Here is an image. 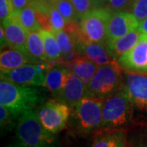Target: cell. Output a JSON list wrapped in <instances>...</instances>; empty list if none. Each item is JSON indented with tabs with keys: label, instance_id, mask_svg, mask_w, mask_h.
<instances>
[{
	"label": "cell",
	"instance_id": "cell-1",
	"mask_svg": "<svg viewBox=\"0 0 147 147\" xmlns=\"http://www.w3.org/2000/svg\"><path fill=\"white\" fill-rule=\"evenodd\" d=\"M44 99V94L41 90L1 78L0 105L7 107L15 118H19L27 110H34L41 105Z\"/></svg>",
	"mask_w": 147,
	"mask_h": 147
},
{
	"label": "cell",
	"instance_id": "cell-2",
	"mask_svg": "<svg viewBox=\"0 0 147 147\" xmlns=\"http://www.w3.org/2000/svg\"><path fill=\"white\" fill-rule=\"evenodd\" d=\"M16 137L26 147H57L55 134L42 126L34 110H27L19 118L16 124Z\"/></svg>",
	"mask_w": 147,
	"mask_h": 147
},
{
	"label": "cell",
	"instance_id": "cell-3",
	"mask_svg": "<svg viewBox=\"0 0 147 147\" xmlns=\"http://www.w3.org/2000/svg\"><path fill=\"white\" fill-rule=\"evenodd\" d=\"M105 99L84 96L71 109V123L80 134H88L103 127L102 108Z\"/></svg>",
	"mask_w": 147,
	"mask_h": 147
},
{
	"label": "cell",
	"instance_id": "cell-4",
	"mask_svg": "<svg viewBox=\"0 0 147 147\" xmlns=\"http://www.w3.org/2000/svg\"><path fill=\"white\" fill-rule=\"evenodd\" d=\"M122 69L116 61L100 65L94 77L86 85V96L105 99L117 92L122 84Z\"/></svg>",
	"mask_w": 147,
	"mask_h": 147
},
{
	"label": "cell",
	"instance_id": "cell-5",
	"mask_svg": "<svg viewBox=\"0 0 147 147\" xmlns=\"http://www.w3.org/2000/svg\"><path fill=\"white\" fill-rule=\"evenodd\" d=\"M133 104L121 87L114 95L105 98L103 103V127H121L131 119Z\"/></svg>",
	"mask_w": 147,
	"mask_h": 147
},
{
	"label": "cell",
	"instance_id": "cell-6",
	"mask_svg": "<svg viewBox=\"0 0 147 147\" xmlns=\"http://www.w3.org/2000/svg\"><path fill=\"white\" fill-rule=\"evenodd\" d=\"M112 11L105 7L93 8L79 21L83 42H96L105 44L107 29Z\"/></svg>",
	"mask_w": 147,
	"mask_h": 147
},
{
	"label": "cell",
	"instance_id": "cell-7",
	"mask_svg": "<svg viewBox=\"0 0 147 147\" xmlns=\"http://www.w3.org/2000/svg\"><path fill=\"white\" fill-rule=\"evenodd\" d=\"M71 108L58 100H50L40 105L36 114L42 125L53 134H57L67 125Z\"/></svg>",
	"mask_w": 147,
	"mask_h": 147
},
{
	"label": "cell",
	"instance_id": "cell-8",
	"mask_svg": "<svg viewBox=\"0 0 147 147\" xmlns=\"http://www.w3.org/2000/svg\"><path fill=\"white\" fill-rule=\"evenodd\" d=\"M52 66L48 61L39 63H28L10 70H1V78L25 86L43 87L46 74Z\"/></svg>",
	"mask_w": 147,
	"mask_h": 147
},
{
	"label": "cell",
	"instance_id": "cell-9",
	"mask_svg": "<svg viewBox=\"0 0 147 147\" xmlns=\"http://www.w3.org/2000/svg\"><path fill=\"white\" fill-rule=\"evenodd\" d=\"M121 87L134 106L139 110H147L146 74L125 70Z\"/></svg>",
	"mask_w": 147,
	"mask_h": 147
},
{
	"label": "cell",
	"instance_id": "cell-10",
	"mask_svg": "<svg viewBox=\"0 0 147 147\" xmlns=\"http://www.w3.org/2000/svg\"><path fill=\"white\" fill-rule=\"evenodd\" d=\"M116 61L121 68L127 71L147 73V35L142 34L137 45Z\"/></svg>",
	"mask_w": 147,
	"mask_h": 147
},
{
	"label": "cell",
	"instance_id": "cell-11",
	"mask_svg": "<svg viewBox=\"0 0 147 147\" xmlns=\"http://www.w3.org/2000/svg\"><path fill=\"white\" fill-rule=\"evenodd\" d=\"M138 26L139 21L131 12L125 11L113 12L108 24L106 43L114 42L137 29Z\"/></svg>",
	"mask_w": 147,
	"mask_h": 147
},
{
	"label": "cell",
	"instance_id": "cell-12",
	"mask_svg": "<svg viewBox=\"0 0 147 147\" xmlns=\"http://www.w3.org/2000/svg\"><path fill=\"white\" fill-rule=\"evenodd\" d=\"M1 27L3 29L8 47L28 53L27 38L29 31L21 26L15 11H13L5 21L1 22Z\"/></svg>",
	"mask_w": 147,
	"mask_h": 147
},
{
	"label": "cell",
	"instance_id": "cell-13",
	"mask_svg": "<svg viewBox=\"0 0 147 147\" xmlns=\"http://www.w3.org/2000/svg\"><path fill=\"white\" fill-rule=\"evenodd\" d=\"M127 131L120 127H100L93 135L92 147H126Z\"/></svg>",
	"mask_w": 147,
	"mask_h": 147
},
{
	"label": "cell",
	"instance_id": "cell-14",
	"mask_svg": "<svg viewBox=\"0 0 147 147\" xmlns=\"http://www.w3.org/2000/svg\"><path fill=\"white\" fill-rule=\"evenodd\" d=\"M86 96V84L72 72H69L65 85L57 100L69 105L71 109Z\"/></svg>",
	"mask_w": 147,
	"mask_h": 147
},
{
	"label": "cell",
	"instance_id": "cell-15",
	"mask_svg": "<svg viewBox=\"0 0 147 147\" xmlns=\"http://www.w3.org/2000/svg\"><path fill=\"white\" fill-rule=\"evenodd\" d=\"M69 70L61 65H53L46 74L43 87L57 100L65 85Z\"/></svg>",
	"mask_w": 147,
	"mask_h": 147
},
{
	"label": "cell",
	"instance_id": "cell-16",
	"mask_svg": "<svg viewBox=\"0 0 147 147\" xmlns=\"http://www.w3.org/2000/svg\"><path fill=\"white\" fill-rule=\"evenodd\" d=\"M77 51L99 66L115 61L109 53L105 44L96 42H80L77 46Z\"/></svg>",
	"mask_w": 147,
	"mask_h": 147
},
{
	"label": "cell",
	"instance_id": "cell-17",
	"mask_svg": "<svg viewBox=\"0 0 147 147\" xmlns=\"http://www.w3.org/2000/svg\"><path fill=\"white\" fill-rule=\"evenodd\" d=\"M142 36V34L137 28L127 34L126 35L116 39L114 42L106 43L105 46L113 59L117 61L121 56L135 47L137 42L140 41Z\"/></svg>",
	"mask_w": 147,
	"mask_h": 147
},
{
	"label": "cell",
	"instance_id": "cell-18",
	"mask_svg": "<svg viewBox=\"0 0 147 147\" xmlns=\"http://www.w3.org/2000/svg\"><path fill=\"white\" fill-rule=\"evenodd\" d=\"M65 68L68 69L87 85L95 76L99 65L91 61L89 58L84 55H80Z\"/></svg>",
	"mask_w": 147,
	"mask_h": 147
},
{
	"label": "cell",
	"instance_id": "cell-19",
	"mask_svg": "<svg viewBox=\"0 0 147 147\" xmlns=\"http://www.w3.org/2000/svg\"><path fill=\"white\" fill-rule=\"evenodd\" d=\"M28 63H34V61L28 53L19 49L10 47V49H7L1 52V70H10Z\"/></svg>",
	"mask_w": 147,
	"mask_h": 147
},
{
	"label": "cell",
	"instance_id": "cell-20",
	"mask_svg": "<svg viewBox=\"0 0 147 147\" xmlns=\"http://www.w3.org/2000/svg\"><path fill=\"white\" fill-rule=\"evenodd\" d=\"M27 51L34 63L47 61L44 43L39 32H29L27 38Z\"/></svg>",
	"mask_w": 147,
	"mask_h": 147
},
{
	"label": "cell",
	"instance_id": "cell-21",
	"mask_svg": "<svg viewBox=\"0 0 147 147\" xmlns=\"http://www.w3.org/2000/svg\"><path fill=\"white\" fill-rule=\"evenodd\" d=\"M21 25L27 31L35 32L42 30L37 17L36 10L33 4H30L20 11H14Z\"/></svg>",
	"mask_w": 147,
	"mask_h": 147
},
{
	"label": "cell",
	"instance_id": "cell-22",
	"mask_svg": "<svg viewBox=\"0 0 147 147\" xmlns=\"http://www.w3.org/2000/svg\"><path fill=\"white\" fill-rule=\"evenodd\" d=\"M38 32L43 40L47 60L50 62L57 61L61 57V50L55 35L53 34V32L43 29Z\"/></svg>",
	"mask_w": 147,
	"mask_h": 147
},
{
	"label": "cell",
	"instance_id": "cell-23",
	"mask_svg": "<svg viewBox=\"0 0 147 147\" xmlns=\"http://www.w3.org/2000/svg\"><path fill=\"white\" fill-rule=\"evenodd\" d=\"M51 3L63 16L66 22H77L79 20L70 0H50Z\"/></svg>",
	"mask_w": 147,
	"mask_h": 147
},
{
	"label": "cell",
	"instance_id": "cell-24",
	"mask_svg": "<svg viewBox=\"0 0 147 147\" xmlns=\"http://www.w3.org/2000/svg\"><path fill=\"white\" fill-rule=\"evenodd\" d=\"M55 35L61 50V56L67 55L77 50V43L74 42L73 38L65 30L53 32Z\"/></svg>",
	"mask_w": 147,
	"mask_h": 147
},
{
	"label": "cell",
	"instance_id": "cell-25",
	"mask_svg": "<svg viewBox=\"0 0 147 147\" xmlns=\"http://www.w3.org/2000/svg\"><path fill=\"white\" fill-rule=\"evenodd\" d=\"M47 14H48L53 32L65 30L67 22L65 20L63 16L61 14V12L53 7L50 0L48 1V5H47Z\"/></svg>",
	"mask_w": 147,
	"mask_h": 147
},
{
	"label": "cell",
	"instance_id": "cell-26",
	"mask_svg": "<svg viewBox=\"0 0 147 147\" xmlns=\"http://www.w3.org/2000/svg\"><path fill=\"white\" fill-rule=\"evenodd\" d=\"M139 21H142L147 16V0H133L128 11Z\"/></svg>",
	"mask_w": 147,
	"mask_h": 147
},
{
	"label": "cell",
	"instance_id": "cell-27",
	"mask_svg": "<svg viewBox=\"0 0 147 147\" xmlns=\"http://www.w3.org/2000/svg\"><path fill=\"white\" fill-rule=\"evenodd\" d=\"M70 2L76 11L79 21L83 16L93 9L92 0H70Z\"/></svg>",
	"mask_w": 147,
	"mask_h": 147
},
{
	"label": "cell",
	"instance_id": "cell-28",
	"mask_svg": "<svg viewBox=\"0 0 147 147\" xmlns=\"http://www.w3.org/2000/svg\"><path fill=\"white\" fill-rule=\"evenodd\" d=\"M133 0H106L105 7L112 12L128 11Z\"/></svg>",
	"mask_w": 147,
	"mask_h": 147
},
{
	"label": "cell",
	"instance_id": "cell-29",
	"mask_svg": "<svg viewBox=\"0 0 147 147\" xmlns=\"http://www.w3.org/2000/svg\"><path fill=\"white\" fill-rule=\"evenodd\" d=\"M16 119L11 113V111L4 105H0V124L2 129H11L13 121Z\"/></svg>",
	"mask_w": 147,
	"mask_h": 147
},
{
	"label": "cell",
	"instance_id": "cell-30",
	"mask_svg": "<svg viewBox=\"0 0 147 147\" xmlns=\"http://www.w3.org/2000/svg\"><path fill=\"white\" fill-rule=\"evenodd\" d=\"M14 11L12 0H0V20L1 22L5 21Z\"/></svg>",
	"mask_w": 147,
	"mask_h": 147
},
{
	"label": "cell",
	"instance_id": "cell-31",
	"mask_svg": "<svg viewBox=\"0 0 147 147\" xmlns=\"http://www.w3.org/2000/svg\"><path fill=\"white\" fill-rule=\"evenodd\" d=\"M34 0H12L14 11H20L26 7L31 4Z\"/></svg>",
	"mask_w": 147,
	"mask_h": 147
},
{
	"label": "cell",
	"instance_id": "cell-32",
	"mask_svg": "<svg viewBox=\"0 0 147 147\" xmlns=\"http://www.w3.org/2000/svg\"><path fill=\"white\" fill-rule=\"evenodd\" d=\"M138 30L141 31L142 34H146L147 35V16L139 23V26H138Z\"/></svg>",
	"mask_w": 147,
	"mask_h": 147
},
{
	"label": "cell",
	"instance_id": "cell-33",
	"mask_svg": "<svg viewBox=\"0 0 147 147\" xmlns=\"http://www.w3.org/2000/svg\"><path fill=\"white\" fill-rule=\"evenodd\" d=\"M0 39H1V42H0V43H1V49H3V47H8V43L7 42L4 31H3V29L2 27L0 29Z\"/></svg>",
	"mask_w": 147,
	"mask_h": 147
},
{
	"label": "cell",
	"instance_id": "cell-34",
	"mask_svg": "<svg viewBox=\"0 0 147 147\" xmlns=\"http://www.w3.org/2000/svg\"><path fill=\"white\" fill-rule=\"evenodd\" d=\"M92 2L93 8H97V7H105L106 0H92Z\"/></svg>",
	"mask_w": 147,
	"mask_h": 147
},
{
	"label": "cell",
	"instance_id": "cell-35",
	"mask_svg": "<svg viewBox=\"0 0 147 147\" xmlns=\"http://www.w3.org/2000/svg\"><path fill=\"white\" fill-rule=\"evenodd\" d=\"M7 147H26V146H24L22 143H21L20 141H18V142H14V143H11L10 145H8Z\"/></svg>",
	"mask_w": 147,
	"mask_h": 147
},
{
	"label": "cell",
	"instance_id": "cell-36",
	"mask_svg": "<svg viewBox=\"0 0 147 147\" xmlns=\"http://www.w3.org/2000/svg\"><path fill=\"white\" fill-rule=\"evenodd\" d=\"M145 147H147V146H145Z\"/></svg>",
	"mask_w": 147,
	"mask_h": 147
}]
</instances>
